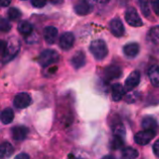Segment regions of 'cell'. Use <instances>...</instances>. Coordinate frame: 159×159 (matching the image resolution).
Returning <instances> with one entry per match:
<instances>
[{"instance_id":"9c48e42d","label":"cell","mask_w":159,"mask_h":159,"mask_svg":"<svg viewBox=\"0 0 159 159\" xmlns=\"http://www.w3.org/2000/svg\"><path fill=\"white\" fill-rule=\"evenodd\" d=\"M75 43V36L72 33H64L60 38V47L63 50H69L73 48Z\"/></svg>"},{"instance_id":"6da1fadb","label":"cell","mask_w":159,"mask_h":159,"mask_svg":"<svg viewBox=\"0 0 159 159\" xmlns=\"http://www.w3.org/2000/svg\"><path fill=\"white\" fill-rule=\"evenodd\" d=\"M89 50L93 55V57L98 61L103 60L108 54V48L106 43L102 39H97L91 42Z\"/></svg>"},{"instance_id":"f1b7e54d","label":"cell","mask_w":159,"mask_h":159,"mask_svg":"<svg viewBox=\"0 0 159 159\" xmlns=\"http://www.w3.org/2000/svg\"><path fill=\"white\" fill-rule=\"evenodd\" d=\"M152 7H153V10L155 11V13L159 16V0H153Z\"/></svg>"},{"instance_id":"52a82bcc","label":"cell","mask_w":159,"mask_h":159,"mask_svg":"<svg viewBox=\"0 0 159 159\" xmlns=\"http://www.w3.org/2000/svg\"><path fill=\"white\" fill-rule=\"evenodd\" d=\"M140 78H141V75L138 71H134L132 72L129 77L127 78L126 82H125V86H124V89L126 92H129L132 89H134L140 83Z\"/></svg>"},{"instance_id":"3957f363","label":"cell","mask_w":159,"mask_h":159,"mask_svg":"<svg viewBox=\"0 0 159 159\" xmlns=\"http://www.w3.org/2000/svg\"><path fill=\"white\" fill-rule=\"evenodd\" d=\"M20 41L18 39H16V38H11L7 42V47H6L5 53L3 55L4 61L7 62V61H11L18 54V52L20 50Z\"/></svg>"},{"instance_id":"5b68a950","label":"cell","mask_w":159,"mask_h":159,"mask_svg":"<svg viewBox=\"0 0 159 159\" xmlns=\"http://www.w3.org/2000/svg\"><path fill=\"white\" fill-rule=\"evenodd\" d=\"M155 136H156V131L155 130L144 129L143 131L138 132L135 135L134 140H135V143L140 144V145H146L153 140V138Z\"/></svg>"},{"instance_id":"4316f807","label":"cell","mask_w":159,"mask_h":159,"mask_svg":"<svg viewBox=\"0 0 159 159\" xmlns=\"http://www.w3.org/2000/svg\"><path fill=\"white\" fill-rule=\"evenodd\" d=\"M10 28H11L10 22L4 18H0V32H4V33L8 32Z\"/></svg>"},{"instance_id":"1f68e13d","label":"cell","mask_w":159,"mask_h":159,"mask_svg":"<svg viewBox=\"0 0 159 159\" xmlns=\"http://www.w3.org/2000/svg\"><path fill=\"white\" fill-rule=\"evenodd\" d=\"M14 159H30V157H29V155H27L25 153H20V154L17 155Z\"/></svg>"},{"instance_id":"9a60e30c","label":"cell","mask_w":159,"mask_h":159,"mask_svg":"<svg viewBox=\"0 0 159 159\" xmlns=\"http://www.w3.org/2000/svg\"><path fill=\"white\" fill-rule=\"evenodd\" d=\"M72 65L75 68V69H79L81 67H83L86 64V56L82 51H78L76 52L73 58H72Z\"/></svg>"},{"instance_id":"e0dca14e","label":"cell","mask_w":159,"mask_h":159,"mask_svg":"<svg viewBox=\"0 0 159 159\" xmlns=\"http://www.w3.org/2000/svg\"><path fill=\"white\" fill-rule=\"evenodd\" d=\"M148 76L149 79L154 87H159V66L158 65H154L149 69L148 72Z\"/></svg>"},{"instance_id":"ba28073f","label":"cell","mask_w":159,"mask_h":159,"mask_svg":"<svg viewBox=\"0 0 159 159\" xmlns=\"http://www.w3.org/2000/svg\"><path fill=\"white\" fill-rule=\"evenodd\" d=\"M110 31L111 33L116 36V37H121L124 35L125 34V28H124V25L122 23V21L118 19V18H116V19H113L111 21H110Z\"/></svg>"},{"instance_id":"4dcf8cb0","label":"cell","mask_w":159,"mask_h":159,"mask_svg":"<svg viewBox=\"0 0 159 159\" xmlns=\"http://www.w3.org/2000/svg\"><path fill=\"white\" fill-rule=\"evenodd\" d=\"M153 150H154L155 155L159 157V140H157V141L154 143V145H153Z\"/></svg>"},{"instance_id":"ffe728a7","label":"cell","mask_w":159,"mask_h":159,"mask_svg":"<svg viewBox=\"0 0 159 159\" xmlns=\"http://www.w3.org/2000/svg\"><path fill=\"white\" fill-rule=\"evenodd\" d=\"M143 128L144 129H149V130H156L157 129V120L152 117V116H146L143 120L142 124Z\"/></svg>"},{"instance_id":"603a6c76","label":"cell","mask_w":159,"mask_h":159,"mask_svg":"<svg viewBox=\"0 0 159 159\" xmlns=\"http://www.w3.org/2000/svg\"><path fill=\"white\" fill-rule=\"evenodd\" d=\"M140 7L143 14L145 17H149L151 14V7H150V1L149 0H139Z\"/></svg>"},{"instance_id":"cb8c5ba5","label":"cell","mask_w":159,"mask_h":159,"mask_svg":"<svg viewBox=\"0 0 159 159\" xmlns=\"http://www.w3.org/2000/svg\"><path fill=\"white\" fill-rule=\"evenodd\" d=\"M10 20H18L21 17V12L17 7H10L7 12Z\"/></svg>"},{"instance_id":"83f0119b","label":"cell","mask_w":159,"mask_h":159,"mask_svg":"<svg viewBox=\"0 0 159 159\" xmlns=\"http://www.w3.org/2000/svg\"><path fill=\"white\" fill-rule=\"evenodd\" d=\"M47 1L48 0H31L32 2V5L34 7H43L46 4H47Z\"/></svg>"},{"instance_id":"d6986e66","label":"cell","mask_w":159,"mask_h":159,"mask_svg":"<svg viewBox=\"0 0 159 159\" xmlns=\"http://www.w3.org/2000/svg\"><path fill=\"white\" fill-rule=\"evenodd\" d=\"M18 30L21 34L29 35L33 32V26L27 20H20L18 24Z\"/></svg>"},{"instance_id":"277c9868","label":"cell","mask_w":159,"mask_h":159,"mask_svg":"<svg viewBox=\"0 0 159 159\" xmlns=\"http://www.w3.org/2000/svg\"><path fill=\"white\" fill-rule=\"evenodd\" d=\"M125 20L128 22V24H129L130 26H133V27H141L143 24L140 15L138 14V11L136 10L135 7H129L126 10Z\"/></svg>"},{"instance_id":"8fae6325","label":"cell","mask_w":159,"mask_h":159,"mask_svg":"<svg viewBox=\"0 0 159 159\" xmlns=\"http://www.w3.org/2000/svg\"><path fill=\"white\" fill-rule=\"evenodd\" d=\"M58 37V30L54 26H48L44 29V38L47 43L54 44Z\"/></svg>"},{"instance_id":"836d02e7","label":"cell","mask_w":159,"mask_h":159,"mask_svg":"<svg viewBox=\"0 0 159 159\" xmlns=\"http://www.w3.org/2000/svg\"><path fill=\"white\" fill-rule=\"evenodd\" d=\"M93 2H96V3H105L107 2L108 0H92Z\"/></svg>"},{"instance_id":"8992f818","label":"cell","mask_w":159,"mask_h":159,"mask_svg":"<svg viewBox=\"0 0 159 159\" xmlns=\"http://www.w3.org/2000/svg\"><path fill=\"white\" fill-rule=\"evenodd\" d=\"M32 103V98L28 93L21 92L15 96L13 104L18 109H24Z\"/></svg>"},{"instance_id":"30bf717a","label":"cell","mask_w":159,"mask_h":159,"mask_svg":"<svg viewBox=\"0 0 159 159\" xmlns=\"http://www.w3.org/2000/svg\"><path fill=\"white\" fill-rule=\"evenodd\" d=\"M92 10V7L87 0H79L75 5V11L78 15H88Z\"/></svg>"},{"instance_id":"484cf974","label":"cell","mask_w":159,"mask_h":159,"mask_svg":"<svg viewBox=\"0 0 159 159\" xmlns=\"http://www.w3.org/2000/svg\"><path fill=\"white\" fill-rule=\"evenodd\" d=\"M150 38L152 42L159 45V26H155L150 31Z\"/></svg>"},{"instance_id":"4fadbf2b","label":"cell","mask_w":159,"mask_h":159,"mask_svg":"<svg viewBox=\"0 0 159 159\" xmlns=\"http://www.w3.org/2000/svg\"><path fill=\"white\" fill-rule=\"evenodd\" d=\"M125 55L129 58H134L140 51V46L137 43H129L123 48Z\"/></svg>"},{"instance_id":"5bb4252c","label":"cell","mask_w":159,"mask_h":159,"mask_svg":"<svg viewBox=\"0 0 159 159\" xmlns=\"http://www.w3.org/2000/svg\"><path fill=\"white\" fill-rule=\"evenodd\" d=\"M28 129L23 126H18L12 129V137L16 141H22L28 135Z\"/></svg>"},{"instance_id":"44dd1931","label":"cell","mask_w":159,"mask_h":159,"mask_svg":"<svg viewBox=\"0 0 159 159\" xmlns=\"http://www.w3.org/2000/svg\"><path fill=\"white\" fill-rule=\"evenodd\" d=\"M14 119V112L11 108H6L1 113V121L3 124H10Z\"/></svg>"},{"instance_id":"7402d4cb","label":"cell","mask_w":159,"mask_h":159,"mask_svg":"<svg viewBox=\"0 0 159 159\" xmlns=\"http://www.w3.org/2000/svg\"><path fill=\"white\" fill-rule=\"evenodd\" d=\"M139 157V153L136 149L132 147H127L123 149L121 157L122 159H136Z\"/></svg>"},{"instance_id":"d4e9b609","label":"cell","mask_w":159,"mask_h":159,"mask_svg":"<svg viewBox=\"0 0 159 159\" xmlns=\"http://www.w3.org/2000/svg\"><path fill=\"white\" fill-rule=\"evenodd\" d=\"M123 144H124L123 138H122V137H119V136L115 135V136H114V138H113V140H112V142H111V147H112L113 149L117 150V149L121 148Z\"/></svg>"},{"instance_id":"e575fe53","label":"cell","mask_w":159,"mask_h":159,"mask_svg":"<svg viewBox=\"0 0 159 159\" xmlns=\"http://www.w3.org/2000/svg\"><path fill=\"white\" fill-rule=\"evenodd\" d=\"M102 159H116L114 157H112V156H106V157H104Z\"/></svg>"},{"instance_id":"7c38bea8","label":"cell","mask_w":159,"mask_h":159,"mask_svg":"<svg viewBox=\"0 0 159 159\" xmlns=\"http://www.w3.org/2000/svg\"><path fill=\"white\" fill-rule=\"evenodd\" d=\"M121 69L116 66V65H111L109 67H107L104 71V75H105V77L108 79V80H113V79H116L118 77L121 76Z\"/></svg>"},{"instance_id":"ac0fdd59","label":"cell","mask_w":159,"mask_h":159,"mask_svg":"<svg viewBox=\"0 0 159 159\" xmlns=\"http://www.w3.org/2000/svg\"><path fill=\"white\" fill-rule=\"evenodd\" d=\"M13 146L9 143H3L0 144V159L9 157L13 154Z\"/></svg>"},{"instance_id":"d590c367","label":"cell","mask_w":159,"mask_h":159,"mask_svg":"<svg viewBox=\"0 0 159 159\" xmlns=\"http://www.w3.org/2000/svg\"><path fill=\"white\" fill-rule=\"evenodd\" d=\"M52 3H54V4H58V3H60L61 2V0H50Z\"/></svg>"},{"instance_id":"7a4b0ae2","label":"cell","mask_w":159,"mask_h":159,"mask_svg":"<svg viewBox=\"0 0 159 159\" xmlns=\"http://www.w3.org/2000/svg\"><path fill=\"white\" fill-rule=\"evenodd\" d=\"M59 54L52 49H46L44 50L38 57L37 61L38 63L43 67H48L53 63H56L59 61Z\"/></svg>"},{"instance_id":"2e32d148","label":"cell","mask_w":159,"mask_h":159,"mask_svg":"<svg viewBox=\"0 0 159 159\" xmlns=\"http://www.w3.org/2000/svg\"><path fill=\"white\" fill-rule=\"evenodd\" d=\"M125 93H126V91L124 89V87L121 84L117 83L112 87V98L115 102L120 101L123 98Z\"/></svg>"},{"instance_id":"f546056e","label":"cell","mask_w":159,"mask_h":159,"mask_svg":"<svg viewBox=\"0 0 159 159\" xmlns=\"http://www.w3.org/2000/svg\"><path fill=\"white\" fill-rule=\"evenodd\" d=\"M6 47H7V43L3 40H0V55L3 56L6 50Z\"/></svg>"},{"instance_id":"d6a6232c","label":"cell","mask_w":159,"mask_h":159,"mask_svg":"<svg viewBox=\"0 0 159 159\" xmlns=\"http://www.w3.org/2000/svg\"><path fill=\"white\" fill-rule=\"evenodd\" d=\"M11 3V0H0V6L2 7H7Z\"/></svg>"}]
</instances>
